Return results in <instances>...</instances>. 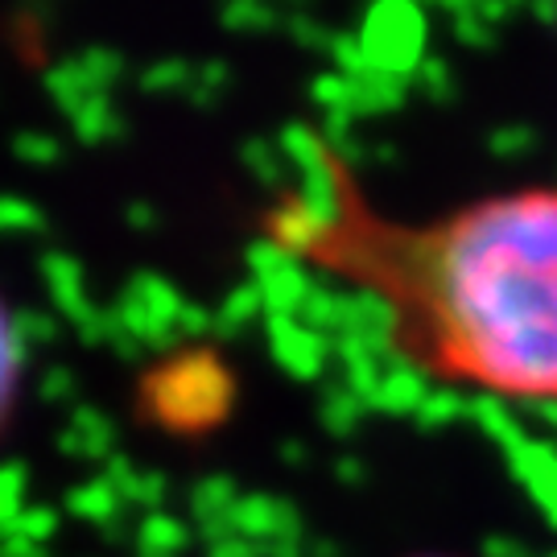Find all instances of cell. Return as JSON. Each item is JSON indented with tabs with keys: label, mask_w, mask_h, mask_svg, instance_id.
I'll use <instances>...</instances> for the list:
<instances>
[{
	"label": "cell",
	"mask_w": 557,
	"mask_h": 557,
	"mask_svg": "<svg viewBox=\"0 0 557 557\" xmlns=\"http://www.w3.org/2000/svg\"><path fill=\"white\" fill-rule=\"evenodd\" d=\"M257 227L273 252L363 301L418 376L557 409V182L409 220L310 137L306 178L273 195Z\"/></svg>",
	"instance_id": "6da1fadb"
},
{
	"label": "cell",
	"mask_w": 557,
	"mask_h": 557,
	"mask_svg": "<svg viewBox=\"0 0 557 557\" xmlns=\"http://www.w3.org/2000/svg\"><path fill=\"white\" fill-rule=\"evenodd\" d=\"M21 384H25V335L9 298L0 294V438L17 413Z\"/></svg>",
	"instance_id": "7a4b0ae2"
}]
</instances>
